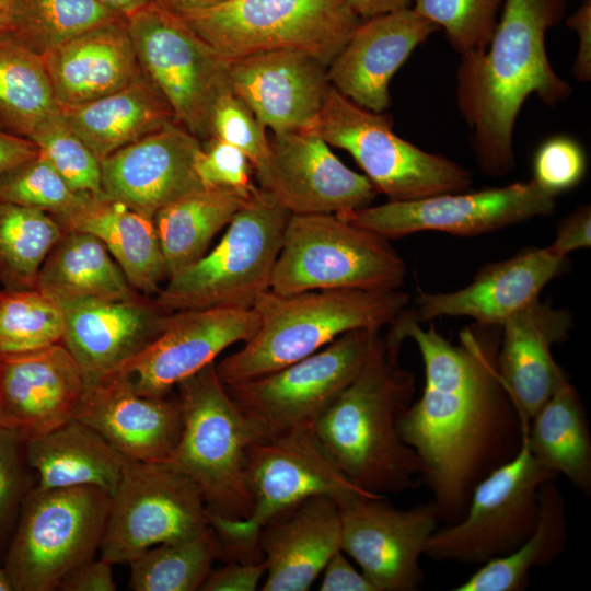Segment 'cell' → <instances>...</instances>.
<instances>
[{
	"label": "cell",
	"mask_w": 591,
	"mask_h": 591,
	"mask_svg": "<svg viewBox=\"0 0 591 591\" xmlns=\"http://www.w3.org/2000/svg\"><path fill=\"white\" fill-rule=\"evenodd\" d=\"M408 337L421 355L425 385L397 429L449 525L464 515L475 486L519 452L526 430L498 373L500 327L474 324L453 345L402 312L385 338L401 347Z\"/></svg>",
	"instance_id": "obj_1"
},
{
	"label": "cell",
	"mask_w": 591,
	"mask_h": 591,
	"mask_svg": "<svg viewBox=\"0 0 591 591\" xmlns=\"http://www.w3.org/2000/svg\"><path fill=\"white\" fill-rule=\"evenodd\" d=\"M565 0H505L489 44L461 57L455 99L471 129L480 171L505 176L515 164L513 130L531 94L548 106L566 101L569 83L546 51V32L563 16Z\"/></svg>",
	"instance_id": "obj_2"
},
{
	"label": "cell",
	"mask_w": 591,
	"mask_h": 591,
	"mask_svg": "<svg viewBox=\"0 0 591 591\" xmlns=\"http://www.w3.org/2000/svg\"><path fill=\"white\" fill-rule=\"evenodd\" d=\"M381 329L371 334L363 364L352 382L313 424L341 473L375 495L401 493L422 482L416 452L399 437L397 421L412 403L414 374L398 363Z\"/></svg>",
	"instance_id": "obj_3"
},
{
	"label": "cell",
	"mask_w": 591,
	"mask_h": 591,
	"mask_svg": "<svg viewBox=\"0 0 591 591\" xmlns=\"http://www.w3.org/2000/svg\"><path fill=\"white\" fill-rule=\"evenodd\" d=\"M408 293L395 290H312L281 294L268 289L253 309L256 333L241 349L216 363L220 381L232 384L299 361L340 335L381 329L407 306Z\"/></svg>",
	"instance_id": "obj_4"
},
{
	"label": "cell",
	"mask_w": 591,
	"mask_h": 591,
	"mask_svg": "<svg viewBox=\"0 0 591 591\" xmlns=\"http://www.w3.org/2000/svg\"><path fill=\"white\" fill-rule=\"evenodd\" d=\"M183 427L167 462L201 490L208 512L230 521L252 513L246 479L247 452L258 440L212 362L177 384Z\"/></svg>",
	"instance_id": "obj_5"
},
{
	"label": "cell",
	"mask_w": 591,
	"mask_h": 591,
	"mask_svg": "<svg viewBox=\"0 0 591 591\" xmlns=\"http://www.w3.org/2000/svg\"><path fill=\"white\" fill-rule=\"evenodd\" d=\"M246 479L253 501L247 519L230 521L208 512L222 557L229 560H263L257 545L260 529L310 497L328 496L338 502L354 495H375L359 488L341 473L313 426L254 441L247 452Z\"/></svg>",
	"instance_id": "obj_6"
},
{
	"label": "cell",
	"mask_w": 591,
	"mask_h": 591,
	"mask_svg": "<svg viewBox=\"0 0 591 591\" xmlns=\"http://www.w3.org/2000/svg\"><path fill=\"white\" fill-rule=\"evenodd\" d=\"M290 212L255 186L219 243L174 274L154 297L171 312L210 306L252 309L270 288Z\"/></svg>",
	"instance_id": "obj_7"
},
{
	"label": "cell",
	"mask_w": 591,
	"mask_h": 591,
	"mask_svg": "<svg viewBox=\"0 0 591 591\" xmlns=\"http://www.w3.org/2000/svg\"><path fill=\"white\" fill-rule=\"evenodd\" d=\"M389 241L334 213L290 215L269 289H399L406 266Z\"/></svg>",
	"instance_id": "obj_8"
},
{
	"label": "cell",
	"mask_w": 591,
	"mask_h": 591,
	"mask_svg": "<svg viewBox=\"0 0 591 591\" xmlns=\"http://www.w3.org/2000/svg\"><path fill=\"white\" fill-rule=\"evenodd\" d=\"M111 493L94 486L26 493L4 569L14 591H53L100 551Z\"/></svg>",
	"instance_id": "obj_9"
},
{
	"label": "cell",
	"mask_w": 591,
	"mask_h": 591,
	"mask_svg": "<svg viewBox=\"0 0 591 591\" xmlns=\"http://www.w3.org/2000/svg\"><path fill=\"white\" fill-rule=\"evenodd\" d=\"M183 20L230 61L290 49L326 67L363 21L347 0H227Z\"/></svg>",
	"instance_id": "obj_10"
},
{
	"label": "cell",
	"mask_w": 591,
	"mask_h": 591,
	"mask_svg": "<svg viewBox=\"0 0 591 591\" xmlns=\"http://www.w3.org/2000/svg\"><path fill=\"white\" fill-rule=\"evenodd\" d=\"M311 131L329 147L347 151L375 190L404 201L467 190L471 172L440 154L401 138L383 113L366 109L331 86Z\"/></svg>",
	"instance_id": "obj_11"
},
{
	"label": "cell",
	"mask_w": 591,
	"mask_h": 591,
	"mask_svg": "<svg viewBox=\"0 0 591 591\" xmlns=\"http://www.w3.org/2000/svg\"><path fill=\"white\" fill-rule=\"evenodd\" d=\"M138 63L172 109L174 121L206 141L219 100L232 92L230 60L187 23L152 2L126 18Z\"/></svg>",
	"instance_id": "obj_12"
},
{
	"label": "cell",
	"mask_w": 591,
	"mask_h": 591,
	"mask_svg": "<svg viewBox=\"0 0 591 591\" xmlns=\"http://www.w3.org/2000/svg\"><path fill=\"white\" fill-rule=\"evenodd\" d=\"M555 478L532 456L524 433L519 452L475 486L464 515L439 526L424 555L434 561L479 566L508 555L534 532L541 487Z\"/></svg>",
	"instance_id": "obj_13"
},
{
	"label": "cell",
	"mask_w": 591,
	"mask_h": 591,
	"mask_svg": "<svg viewBox=\"0 0 591 591\" xmlns=\"http://www.w3.org/2000/svg\"><path fill=\"white\" fill-rule=\"evenodd\" d=\"M373 331H349L299 361L225 390L258 440L313 426L359 373Z\"/></svg>",
	"instance_id": "obj_14"
},
{
	"label": "cell",
	"mask_w": 591,
	"mask_h": 591,
	"mask_svg": "<svg viewBox=\"0 0 591 591\" xmlns=\"http://www.w3.org/2000/svg\"><path fill=\"white\" fill-rule=\"evenodd\" d=\"M209 525L204 495L185 473L167 461H130L111 494L100 552L113 565L128 564L152 546Z\"/></svg>",
	"instance_id": "obj_15"
},
{
	"label": "cell",
	"mask_w": 591,
	"mask_h": 591,
	"mask_svg": "<svg viewBox=\"0 0 591 591\" xmlns=\"http://www.w3.org/2000/svg\"><path fill=\"white\" fill-rule=\"evenodd\" d=\"M555 198L531 179L477 192L389 200L337 216L387 240L422 231L474 236L549 216L556 208Z\"/></svg>",
	"instance_id": "obj_16"
},
{
	"label": "cell",
	"mask_w": 591,
	"mask_h": 591,
	"mask_svg": "<svg viewBox=\"0 0 591 591\" xmlns=\"http://www.w3.org/2000/svg\"><path fill=\"white\" fill-rule=\"evenodd\" d=\"M337 503L341 551L378 591L418 590L424 581L420 556L440 522L433 501L403 510L385 496L354 495Z\"/></svg>",
	"instance_id": "obj_17"
},
{
	"label": "cell",
	"mask_w": 591,
	"mask_h": 591,
	"mask_svg": "<svg viewBox=\"0 0 591 591\" xmlns=\"http://www.w3.org/2000/svg\"><path fill=\"white\" fill-rule=\"evenodd\" d=\"M255 174L259 187L291 215H344L370 206L378 195L311 131L274 134Z\"/></svg>",
	"instance_id": "obj_18"
},
{
	"label": "cell",
	"mask_w": 591,
	"mask_h": 591,
	"mask_svg": "<svg viewBox=\"0 0 591 591\" xmlns=\"http://www.w3.org/2000/svg\"><path fill=\"white\" fill-rule=\"evenodd\" d=\"M254 309L210 306L175 311L164 329L118 370L136 392L164 397L228 347L250 339L258 328Z\"/></svg>",
	"instance_id": "obj_19"
},
{
	"label": "cell",
	"mask_w": 591,
	"mask_h": 591,
	"mask_svg": "<svg viewBox=\"0 0 591 591\" xmlns=\"http://www.w3.org/2000/svg\"><path fill=\"white\" fill-rule=\"evenodd\" d=\"M74 418L131 462L169 461L183 427L177 395L142 396L119 370L86 379Z\"/></svg>",
	"instance_id": "obj_20"
},
{
	"label": "cell",
	"mask_w": 591,
	"mask_h": 591,
	"mask_svg": "<svg viewBox=\"0 0 591 591\" xmlns=\"http://www.w3.org/2000/svg\"><path fill=\"white\" fill-rule=\"evenodd\" d=\"M86 378L62 343L42 349L0 354V425L23 441L76 417Z\"/></svg>",
	"instance_id": "obj_21"
},
{
	"label": "cell",
	"mask_w": 591,
	"mask_h": 591,
	"mask_svg": "<svg viewBox=\"0 0 591 591\" xmlns=\"http://www.w3.org/2000/svg\"><path fill=\"white\" fill-rule=\"evenodd\" d=\"M199 139L174 120L101 162L104 196L153 218L166 205L202 188L195 161Z\"/></svg>",
	"instance_id": "obj_22"
},
{
	"label": "cell",
	"mask_w": 591,
	"mask_h": 591,
	"mask_svg": "<svg viewBox=\"0 0 591 591\" xmlns=\"http://www.w3.org/2000/svg\"><path fill=\"white\" fill-rule=\"evenodd\" d=\"M230 79L232 92L274 134L309 130L332 86L323 62L290 49L231 60Z\"/></svg>",
	"instance_id": "obj_23"
},
{
	"label": "cell",
	"mask_w": 591,
	"mask_h": 591,
	"mask_svg": "<svg viewBox=\"0 0 591 591\" xmlns=\"http://www.w3.org/2000/svg\"><path fill=\"white\" fill-rule=\"evenodd\" d=\"M61 343L86 379L118 370L144 349L166 326L173 312L154 297L82 299L60 305Z\"/></svg>",
	"instance_id": "obj_24"
},
{
	"label": "cell",
	"mask_w": 591,
	"mask_h": 591,
	"mask_svg": "<svg viewBox=\"0 0 591 591\" xmlns=\"http://www.w3.org/2000/svg\"><path fill=\"white\" fill-rule=\"evenodd\" d=\"M438 30L410 7L362 21L327 67L331 85L357 105L383 113L391 79Z\"/></svg>",
	"instance_id": "obj_25"
},
{
	"label": "cell",
	"mask_w": 591,
	"mask_h": 591,
	"mask_svg": "<svg viewBox=\"0 0 591 591\" xmlns=\"http://www.w3.org/2000/svg\"><path fill=\"white\" fill-rule=\"evenodd\" d=\"M566 258L546 247L526 248L514 256L488 264L473 281L452 292H419L416 306L403 311L416 321L442 316H466L480 326H498L513 313L540 297L544 287L557 277Z\"/></svg>",
	"instance_id": "obj_26"
},
{
	"label": "cell",
	"mask_w": 591,
	"mask_h": 591,
	"mask_svg": "<svg viewBox=\"0 0 591 591\" xmlns=\"http://www.w3.org/2000/svg\"><path fill=\"white\" fill-rule=\"evenodd\" d=\"M569 311L533 300L500 326L498 373L525 430L530 419L568 379L552 347L568 338Z\"/></svg>",
	"instance_id": "obj_27"
},
{
	"label": "cell",
	"mask_w": 591,
	"mask_h": 591,
	"mask_svg": "<svg viewBox=\"0 0 591 591\" xmlns=\"http://www.w3.org/2000/svg\"><path fill=\"white\" fill-rule=\"evenodd\" d=\"M258 549L266 564L263 591H306L332 556L341 549L337 501L310 497L270 519L259 531Z\"/></svg>",
	"instance_id": "obj_28"
},
{
	"label": "cell",
	"mask_w": 591,
	"mask_h": 591,
	"mask_svg": "<svg viewBox=\"0 0 591 591\" xmlns=\"http://www.w3.org/2000/svg\"><path fill=\"white\" fill-rule=\"evenodd\" d=\"M43 57L59 107L109 94L141 72L126 18L80 34Z\"/></svg>",
	"instance_id": "obj_29"
},
{
	"label": "cell",
	"mask_w": 591,
	"mask_h": 591,
	"mask_svg": "<svg viewBox=\"0 0 591 591\" xmlns=\"http://www.w3.org/2000/svg\"><path fill=\"white\" fill-rule=\"evenodd\" d=\"M57 220L63 230L99 237L139 293L155 297L169 279L153 218L106 196L86 195L73 212Z\"/></svg>",
	"instance_id": "obj_30"
},
{
	"label": "cell",
	"mask_w": 591,
	"mask_h": 591,
	"mask_svg": "<svg viewBox=\"0 0 591 591\" xmlns=\"http://www.w3.org/2000/svg\"><path fill=\"white\" fill-rule=\"evenodd\" d=\"M60 109L68 126L101 162L174 120L165 99L142 70L117 91Z\"/></svg>",
	"instance_id": "obj_31"
},
{
	"label": "cell",
	"mask_w": 591,
	"mask_h": 591,
	"mask_svg": "<svg viewBox=\"0 0 591 591\" xmlns=\"http://www.w3.org/2000/svg\"><path fill=\"white\" fill-rule=\"evenodd\" d=\"M24 453L45 489L94 486L112 494L130 462L76 418L25 440Z\"/></svg>",
	"instance_id": "obj_32"
},
{
	"label": "cell",
	"mask_w": 591,
	"mask_h": 591,
	"mask_svg": "<svg viewBox=\"0 0 591 591\" xmlns=\"http://www.w3.org/2000/svg\"><path fill=\"white\" fill-rule=\"evenodd\" d=\"M36 289L59 305L82 299H127L139 294L105 244L78 230L63 231L40 266Z\"/></svg>",
	"instance_id": "obj_33"
},
{
	"label": "cell",
	"mask_w": 591,
	"mask_h": 591,
	"mask_svg": "<svg viewBox=\"0 0 591 591\" xmlns=\"http://www.w3.org/2000/svg\"><path fill=\"white\" fill-rule=\"evenodd\" d=\"M535 461L564 475L586 497L591 494V439L576 387L567 380L537 409L525 432Z\"/></svg>",
	"instance_id": "obj_34"
},
{
	"label": "cell",
	"mask_w": 591,
	"mask_h": 591,
	"mask_svg": "<svg viewBox=\"0 0 591 591\" xmlns=\"http://www.w3.org/2000/svg\"><path fill=\"white\" fill-rule=\"evenodd\" d=\"M253 189L202 187L154 215L169 278L207 253L213 237L230 223Z\"/></svg>",
	"instance_id": "obj_35"
},
{
	"label": "cell",
	"mask_w": 591,
	"mask_h": 591,
	"mask_svg": "<svg viewBox=\"0 0 591 591\" xmlns=\"http://www.w3.org/2000/svg\"><path fill=\"white\" fill-rule=\"evenodd\" d=\"M536 528L517 549L480 565L454 591H521L528 587L530 570L554 563L566 549L568 531L565 502L554 479L540 491Z\"/></svg>",
	"instance_id": "obj_36"
},
{
	"label": "cell",
	"mask_w": 591,
	"mask_h": 591,
	"mask_svg": "<svg viewBox=\"0 0 591 591\" xmlns=\"http://www.w3.org/2000/svg\"><path fill=\"white\" fill-rule=\"evenodd\" d=\"M59 112L43 55L0 33V121L30 139Z\"/></svg>",
	"instance_id": "obj_37"
},
{
	"label": "cell",
	"mask_w": 591,
	"mask_h": 591,
	"mask_svg": "<svg viewBox=\"0 0 591 591\" xmlns=\"http://www.w3.org/2000/svg\"><path fill=\"white\" fill-rule=\"evenodd\" d=\"M222 557L219 537L211 525L187 538L152 546L128 564L129 587L135 591H195Z\"/></svg>",
	"instance_id": "obj_38"
},
{
	"label": "cell",
	"mask_w": 591,
	"mask_h": 591,
	"mask_svg": "<svg viewBox=\"0 0 591 591\" xmlns=\"http://www.w3.org/2000/svg\"><path fill=\"white\" fill-rule=\"evenodd\" d=\"M63 231L51 215L0 198V282L4 289L36 288L40 266Z\"/></svg>",
	"instance_id": "obj_39"
},
{
	"label": "cell",
	"mask_w": 591,
	"mask_h": 591,
	"mask_svg": "<svg viewBox=\"0 0 591 591\" xmlns=\"http://www.w3.org/2000/svg\"><path fill=\"white\" fill-rule=\"evenodd\" d=\"M120 19L96 0H19L10 32L40 55L100 25Z\"/></svg>",
	"instance_id": "obj_40"
},
{
	"label": "cell",
	"mask_w": 591,
	"mask_h": 591,
	"mask_svg": "<svg viewBox=\"0 0 591 591\" xmlns=\"http://www.w3.org/2000/svg\"><path fill=\"white\" fill-rule=\"evenodd\" d=\"M61 306L36 288L0 291V354H20L61 343Z\"/></svg>",
	"instance_id": "obj_41"
},
{
	"label": "cell",
	"mask_w": 591,
	"mask_h": 591,
	"mask_svg": "<svg viewBox=\"0 0 591 591\" xmlns=\"http://www.w3.org/2000/svg\"><path fill=\"white\" fill-rule=\"evenodd\" d=\"M505 0H410V8L445 33L461 57L484 50Z\"/></svg>",
	"instance_id": "obj_42"
},
{
	"label": "cell",
	"mask_w": 591,
	"mask_h": 591,
	"mask_svg": "<svg viewBox=\"0 0 591 591\" xmlns=\"http://www.w3.org/2000/svg\"><path fill=\"white\" fill-rule=\"evenodd\" d=\"M42 155L0 174V198L63 218L84 200Z\"/></svg>",
	"instance_id": "obj_43"
},
{
	"label": "cell",
	"mask_w": 591,
	"mask_h": 591,
	"mask_svg": "<svg viewBox=\"0 0 591 591\" xmlns=\"http://www.w3.org/2000/svg\"><path fill=\"white\" fill-rule=\"evenodd\" d=\"M30 139L37 146L39 155L54 166L73 190L104 196L101 161L68 126L61 109Z\"/></svg>",
	"instance_id": "obj_44"
},
{
	"label": "cell",
	"mask_w": 591,
	"mask_h": 591,
	"mask_svg": "<svg viewBox=\"0 0 591 591\" xmlns=\"http://www.w3.org/2000/svg\"><path fill=\"white\" fill-rule=\"evenodd\" d=\"M265 128L253 109L233 92L219 100L211 118L212 137L240 149L254 170L264 163L269 151Z\"/></svg>",
	"instance_id": "obj_45"
},
{
	"label": "cell",
	"mask_w": 591,
	"mask_h": 591,
	"mask_svg": "<svg viewBox=\"0 0 591 591\" xmlns=\"http://www.w3.org/2000/svg\"><path fill=\"white\" fill-rule=\"evenodd\" d=\"M587 167L581 146L568 136H555L544 141L533 160V181L557 196L575 187Z\"/></svg>",
	"instance_id": "obj_46"
},
{
	"label": "cell",
	"mask_w": 591,
	"mask_h": 591,
	"mask_svg": "<svg viewBox=\"0 0 591 591\" xmlns=\"http://www.w3.org/2000/svg\"><path fill=\"white\" fill-rule=\"evenodd\" d=\"M251 162L234 146L216 137L207 140L197 153L195 170L204 187H227L251 190Z\"/></svg>",
	"instance_id": "obj_47"
},
{
	"label": "cell",
	"mask_w": 591,
	"mask_h": 591,
	"mask_svg": "<svg viewBox=\"0 0 591 591\" xmlns=\"http://www.w3.org/2000/svg\"><path fill=\"white\" fill-rule=\"evenodd\" d=\"M23 443L19 433L0 425V535L13 522L26 495L21 462Z\"/></svg>",
	"instance_id": "obj_48"
},
{
	"label": "cell",
	"mask_w": 591,
	"mask_h": 591,
	"mask_svg": "<svg viewBox=\"0 0 591 591\" xmlns=\"http://www.w3.org/2000/svg\"><path fill=\"white\" fill-rule=\"evenodd\" d=\"M266 564L263 560L230 559L218 568L211 569L201 591H255L264 579Z\"/></svg>",
	"instance_id": "obj_49"
},
{
	"label": "cell",
	"mask_w": 591,
	"mask_h": 591,
	"mask_svg": "<svg viewBox=\"0 0 591 591\" xmlns=\"http://www.w3.org/2000/svg\"><path fill=\"white\" fill-rule=\"evenodd\" d=\"M591 245V208L583 205L563 219L554 242L546 248L555 256L566 258L573 251Z\"/></svg>",
	"instance_id": "obj_50"
},
{
	"label": "cell",
	"mask_w": 591,
	"mask_h": 591,
	"mask_svg": "<svg viewBox=\"0 0 591 591\" xmlns=\"http://www.w3.org/2000/svg\"><path fill=\"white\" fill-rule=\"evenodd\" d=\"M322 572L321 591H378L373 582L350 564L341 549L332 556Z\"/></svg>",
	"instance_id": "obj_51"
},
{
	"label": "cell",
	"mask_w": 591,
	"mask_h": 591,
	"mask_svg": "<svg viewBox=\"0 0 591 591\" xmlns=\"http://www.w3.org/2000/svg\"><path fill=\"white\" fill-rule=\"evenodd\" d=\"M113 564L94 558L74 569L60 584L62 591H115Z\"/></svg>",
	"instance_id": "obj_52"
},
{
	"label": "cell",
	"mask_w": 591,
	"mask_h": 591,
	"mask_svg": "<svg viewBox=\"0 0 591 591\" xmlns=\"http://www.w3.org/2000/svg\"><path fill=\"white\" fill-rule=\"evenodd\" d=\"M566 24L578 36L573 76L580 82L588 83L591 81V0H582Z\"/></svg>",
	"instance_id": "obj_53"
},
{
	"label": "cell",
	"mask_w": 591,
	"mask_h": 591,
	"mask_svg": "<svg viewBox=\"0 0 591 591\" xmlns=\"http://www.w3.org/2000/svg\"><path fill=\"white\" fill-rule=\"evenodd\" d=\"M38 155L37 146L28 138L0 127V174Z\"/></svg>",
	"instance_id": "obj_54"
},
{
	"label": "cell",
	"mask_w": 591,
	"mask_h": 591,
	"mask_svg": "<svg viewBox=\"0 0 591 591\" xmlns=\"http://www.w3.org/2000/svg\"><path fill=\"white\" fill-rule=\"evenodd\" d=\"M352 10L367 20L376 15L410 7V0H347Z\"/></svg>",
	"instance_id": "obj_55"
},
{
	"label": "cell",
	"mask_w": 591,
	"mask_h": 591,
	"mask_svg": "<svg viewBox=\"0 0 591 591\" xmlns=\"http://www.w3.org/2000/svg\"><path fill=\"white\" fill-rule=\"evenodd\" d=\"M224 1L227 0H150V2L181 19Z\"/></svg>",
	"instance_id": "obj_56"
},
{
	"label": "cell",
	"mask_w": 591,
	"mask_h": 591,
	"mask_svg": "<svg viewBox=\"0 0 591 591\" xmlns=\"http://www.w3.org/2000/svg\"><path fill=\"white\" fill-rule=\"evenodd\" d=\"M107 9L124 15L129 16L142 7L147 5L150 0H96Z\"/></svg>",
	"instance_id": "obj_57"
},
{
	"label": "cell",
	"mask_w": 591,
	"mask_h": 591,
	"mask_svg": "<svg viewBox=\"0 0 591 591\" xmlns=\"http://www.w3.org/2000/svg\"><path fill=\"white\" fill-rule=\"evenodd\" d=\"M19 0H0V33H10L14 25Z\"/></svg>",
	"instance_id": "obj_58"
},
{
	"label": "cell",
	"mask_w": 591,
	"mask_h": 591,
	"mask_svg": "<svg viewBox=\"0 0 591 591\" xmlns=\"http://www.w3.org/2000/svg\"><path fill=\"white\" fill-rule=\"evenodd\" d=\"M0 591H14L12 582L4 568H0Z\"/></svg>",
	"instance_id": "obj_59"
}]
</instances>
